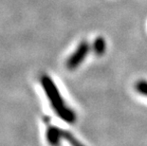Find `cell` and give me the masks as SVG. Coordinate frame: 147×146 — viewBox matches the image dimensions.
I'll list each match as a JSON object with an SVG mask.
<instances>
[{
    "mask_svg": "<svg viewBox=\"0 0 147 146\" xmlns=\"http://www.w3.org/2000/svg\"><path fill=\"white\" fill-rule=\"evenodd\" d=\"M41 85L56 115L67 123L75 122L76 114L65 104L64 98L62 97L53 80L48 75H43L41 77Z\"/></svg>",
    "mask_w": 147,
    "mask_h": 146,
    "instance_id": "cell-1",
    "label": "cell"
},
{
    "mask_svg": "<svg viewBox=\"0 0 147 146\" xmlns=\"http://www.w3.org/2000/svg\"><path fill=\"white\" fill-rule=\"evenodd\" d=\"M92 49L94 53L98 56H102L106 50V42L102 37H97L92 45Z\"/></svg>",
    "mask_w": 147,
    "mask_h": 146,
    "instance_id": "cell-4",
    "label": "cell"
},
{
    "mask_svg": "<svg viewBox=\"0 0 147 146\" xmlns=\"http://www.w3.org/2000/svg\"><path fill=\"white\" fill-rule=\"evenodd\" d=\"M135 88L139 94L147 97V81L140 80L139 82H137L135 85Z\"/></svg>",
    "mask_w": 147,
    "mask_h": 146,
    "instance_id": "cell-6",
    "label": "cell"
},
{
    "mask_svg": "<svg viewBox=\"0 0 147 146\" xmlns=\"http://www.w3.org/2000/svg\"><path fill=\"white\" fill-rule=\"evenodd\" d=\"M63 131L60 128L56 126H49L47 129L46 132V137L47 141L49 143L51 146H59L61 142V139H63Z\"/></svg>",
    "mask_w": 147,
    "mask_h": 146,
    "instance_id": "cell-3",
    "label": "cell"
},
{
    "mask_svg": "<svg viewBox=\"0 0 147 146\" xmlns=\"http://www.w3.org/2000/svg\"><path fill=\"white\" fill-rule=\"evenodd\" d=\"M63 139H65L71 146H84V144L81 143L71 133L67 131H63Z\"/></svg>",
    "mask_w": 147,
    "mask_h": 146,
    "instance_id": "cell-5",
    "label": "cell"
},
{
    "mask_svg": "<svg viewBox=\"0 0 147 146\" xmlns=\"http://www.w3.org/2000/svg\"><path fill=\"white\" fill-rule=\"evenodd\" d=\"M90 50V46L86 41H82L78 45L75 51L70 55L67 60V67L69 70H74L83 64Z\"/></svg>",
    "mask_w": 147,
    "mask_h": 146,
    "instance_id": "cell-2",
    "label": "cell"
}]
</instances>
